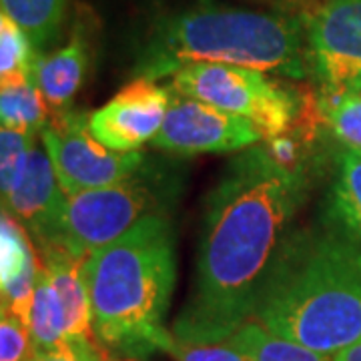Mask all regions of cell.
<instances>
[{
  "label": "cell",
  "instance_id": "cell-1",
  "mask_svg": "<svg viewBox=\"0 0 361 361\" xmlns=\"http://www.w3.org/2000/svg\"><path fill=\"white\" fill-rule=\"evenodd\" d=\"M303 193V171L271 149H245L229 165L207 199L193 291L171 329L179 343H225L255 317Z\"/></svg>",
  "mask_w": 361,
  "mask_h": 361
},
{
  "label": "cell",
  "instance_id": "cell-2",
  "mask_svg": "<svg viewBox=\"0 0 361 361\" xmlns=\"http://www.w3.org/2000/svg\"><path fill=\"white\" fill-rule=\"evenodd\" d=\"M253 319L329 357L357 343L361 245L325 223L287 235Z\"/></svg>",
  "mask_w": 361,
  "mask_h": 361
},
{
  "label": "cell",
  "instance_id": "cell-3",
  "mask_svg": "<svg viewBox=\"0 0 361 361\" xmlns=\"http://www.w3.org/2000/svg\"><path fill=\"white\" fill-rule=\"evenodd\" d=\"M92 334L118 357L145 360L173 343L163 325L177 281L175 237L163 213L135 223L85 259Z\"/></svg>",
  "mask_w": 361,
  "mask_h": 361
},
{
  "label": "cell",
  "instance_id": "cell-4",
  "mask_svg": "<svg viewBox=\"0 0 361 361\" xmlns=\"http://www.w3.org/2000/svg\"><path fill=\"white\" fill-rule=\"evenodd\" d=\"M305 42L293 18L203 0L157 23L137 56L135 73L157 80L189 65L221 63L301 78L310 56Z\"/></svg>",
  "mask_w": 361,
  "mask_h": 361
},
{
  "label": "cell",
  "instance_id": "cell-5",
  "mask_svg": "<svg viewBox=\"0 0 361 361\" xmlns=\"http://www.w3.org/2000/svg\"><path fill=\"white\" fill-rule=\"evenodd\" d=\"M171 89L177 94L243 116L257 125L265 139L279 137L297 115L293 92L257 68L221 63L189 65L173 75Z\"/></svg>",
  "mask_w": 361,
  "mask_h": 361
},
{
  "label": "cell",
  "instance_id": "cell-6",
  "mask_svg": "<svg viewBox=\"0 0 361 361\" xmlns=\"http://www.w3.org/2000/svg\"><path fill=\"white\" fill-rule=\"evenodd\" d=\"M153 189L137 177L66 195L65 211L56 239L51 247L75 257H89L92 251L111 245L142 217L157 213Z\"/></svg>",
  "mask_w": 361,
  "mask_h": 361
},
{
  "label": "cell",
  "instance_id": "cell-7",
  "mask_svg": "<svg viewBox=\"0 0 361 361\" xmlns=\"http://www.w3.org/2000/svg\"><path fill=\"white\" fill-rule=\"evenodd\" d=\"M40 141L66 195L129 179L141 169L145 159L139 151L116 153L106 149L92 137L89 116L73 111H56L40 130Z\"/></svg>",
  "mask_w": 361,
  "mask_h": 361
},
{
  "label": "cell",
  "instance_id": "cell-8",
  "mask_svg": "<svg viewBox=\"0 0 361 361\" xmlns=\"http://www.w3.org/2000/svg\"><path fill=\"white\" fill-rule=\"evenodd\" d=\"M261 139V129L243 116L175 92L153 147L177 155L239 153Z\"/></svg>",
  "mask_w": 361,
  "mask_h": 361
},
{
  "label": "cell",
  "instance_id": "cell-9",
  "mask_svg": "<svg viewBox=\"0 0 361 361\" xmlns=\"http://www.w3.org/2000/svg\"><path fill=\"white\" fill-rule=\"evenodd\" d=\"M307 52L327 94L361 77V0H325L307 25Z\"/></svg>",
  "mask_w": 361,
  "mask_h": 361
},
{
  "label": "cell",
  "instance_id": "cell-10",
  "mask_svg": "<svg viewBox=\"0 0 361 361\" xmlns=\"http://www.w3.org/2000/svg\"><path fill=\"white\" fill-rule=\"evenodd\" d=\"M173 89L157 80L135 77L109 103L89 116L92 137L116 153H135L145 142H153L163 127Z\"/></svg>",
  "mask_w": 361,
  "mask_h": 361
},
{
  "label": "cell",
  "instance_id": "cell-11",
  "mask_svg": "<svg viewBox=\"0 0 361 361\" xmlns=\"http://www.w3.org/2000/svg\"><path fill=\"white\" fill-rule=\"evenodd\" d=\"M2 203L6 213L32 233L40 249L54 243L65 211L66 193L56 179L44 147L37 142L32 145L11 191L2 195Z\"/></svg>",
  "mask_w": 361,
  "mask_h": 361
},
{
  "label": "cell",
  "instance_id": "cell-12",
  "mask_svg": "<svg viewBox=\"0 0 361 361\" xmlns=\"http://www.w3.org/2000/svg\"><path fill=\"white\" fill-rule=\"evenodd\" d=\"M0 249H2V257H0L2 303L14 313H28L39 281L40 265L35 259L25 229L6 211H2Z\"/></svg>",
  "mask_w": 361,
  "mask_h": 361
},
{
  "label": "cell",
  "instance_id": "cell-13",
  "mask_svg": "<svg viewBox=\"0 0 361 361\" xmlns=\"http://www.w3.org/2000/svg\"><path fill=\"white\" fill-rule=\"evenodd\" d=\"M42 267L65 307L66 339H90L92 311L89 287L85 281V259L61 249H42Z\"/></svg>",
  "mask_w": 361,
  "mask_h": 361
},
{
  "label": "cell",
  "instance_id": "cell-14",
  "mask_svg": "<svg viewBox=\"0 0 361 361\" xmlns=\"http://www.w3.org/2000/svg\"><path fill=\"white\" fill-rule=\"evenodd\" d=\"M89 65V51L82 37L75 32L63 49L40 56L35 82L52 111H61L80 89Z\"/></svg>",
  "mask_w": 361,
  "mask_h": 361
},
{
  "label": "cell",
  "instance_id": "cell-15",
  "mask_svg": "<svg viewBox=\"0 0 361 361\" xmlns=\"http://www.w3.org/2000/svg\"><path fill=\"white\" fill-rule=\"evenodd\" d=\"M325 225L361 245V151L345 149L337 157Z\"/></svg>",
  "mask_w": 361,
  "mask_h": 361
},
{
  "label": "cell",
  "instance_id": "cell-16",
  "mask_svg": "<svg viewBox=\"0 0 361 361\" xmlns=\"http://www.w3.org/2000/svg\"><path fill=\"white\" fill-rule=\"evenodd\" d=\"M225 345L241 351L251 361H334L329 355L273 334L257 319H249L245 325H241L225 341Z\"/></svg>",
  "mask_w": 361,
  "mask_h": 361
},
{
  "label": "cell",
  "instance_id": "cell-17",
  "mask_svg": "<svg viewBox=\"0 0 361 361\" xmlns=\"http://www.w3.org/2000/svg\"><path fill=\"white\" fill-rule=\"evenodd\" d=\"M68 0H0L8 14L32 40L37 51H44L59 39L66 16Z\"/></svg>",
  "mask_w": 361,
  "mask_h": 361
},
{
  "label": "cell",
  "instance_id": "cell-18",
  "mask_svg": "<svg viewBox=\"0 0 361 361\" xmlns=\"http://www.w3.org/2000/svg\"><path fill=\"white\" fill-rule=\"evenodd\" d=\"M28 327H30L35 351L54 349L66 341L65 307L59 299L56 289L52 287L44 267H40L39 271V281H37L32 305H30Z\"/></svg>",
  "mask_w": 361,
  "mask_h": 361
},
{
  "label": "cell",
  "instance_id": "cell-19",
  "mask_svg": "<svg viewBox=\"0 0 361 361\" xmlns=\"http://www.w3.org/2000/svg\"><path fill=\"white\" fill-rule=\"evenodd\" d=\"M39 51L8 14H0V85H20L35 78Z\"/></svg>",
  "mask_w": 361,
  "mask_h": 361
},
{
  "label": "cell",
  "instance_id": "cell-20",
  "mask_svg": "<svg viewBox=\"0 0 361 361\" xmlns=\"http://www.w3.org/2000/svg\"><path fill=\"white\" fill-rule=\"evenodd\" d=\"M49 103L37 87L35 78L20 85H6L0 92V118L2 127L30 130L40 135L49 123Z\"/></svg>",
  "mask_w": 361,
  "mask_h": 361
},
{
  "label": "cell",
  "instance_id": "cell-21",
  "mask_svg": "<svg viewBox=\"0 0 361 361\" xmlns=\"http://www.w3.org/2000/svg\"><path fill=\"white\" fill-rule=\"evenodd\" d=\"M327 123L345 149L361 151V97L353 92L329 94L325 104Z\"/></svg>",
  "mask_w": 361,
  "mask_h": 361
},
{
  "label": "cell",
  "instance_id": "cell-22",
  "mask_svg": "<svg viewBox=\"0 0 361 361\" xmlns=\"http://www.w3.org/2000/svg\"><path fill=\"white\" fill-rule=\"evenodd\" d=\"M35 142H37V133L2 127L0 130V187H2V195L11 191L14 179L18 177Z\"/></svg>",
  "mask_w": 361,
  "mask_h": 361
},
{
  "label": "cell",
  "instance_id": "cell-23",
  "mask_svg": "<svg viewBox=\"0 0 361 361\" xmlns=\"http://www.w3.org/2000/svg\"><path fill=\"white\" fill-rule=\"evenodd\" d=\"M30 327L18 317L2 311L0 317V361H30L35 357Z\"/></svg>",
  "mask_w": 361,
  "mask_h": 361
},
{
  "label": "cell",
  "instance_id": "cell-24",
  "mask_svg": "<svg viewBox=\"0 0 361 361\" xmlns=\"http://www.w3.org/2000/svg\"><path fill=\"white\" fill-rule=\"evenodd\" d=\"M167 353H171L177 361H251L241 351L229 348L225 343L215 345H185L173 339Z\"/></svg>",
  "mask_w": 361,
  "mask_h": 361
},
{
  "label": "cell",
  "instance_id": "cell-25",
  "mask_svg": "<svg viewBox=\"0 0 361 361\" xmlns=\"http://www.w3.org/2000/svg\"><path fill=\"white\" fill-rule=\"evenodd\" d=\"M30 361H101L90 345V339H66L63 345L37 351Z\"/></svg>",
  "mask_w": 361,
  "mask_h": 361
},
{
  "label": "cell",
  "instance_id": "cell-26",
  "mask_svg": "<svg viewBox=\"0 0 361 361\" xmlns=\"http://www.w3.org/2000/svg\"><path fill=\"white\" fill-rule=\"evenodd\" d=\"M334 361H361V339L357 343H353L351 348L343 349V351H339L337 355L331 357Z\"/></svg>",
  "mask_w": 361,
  "mask_h": 361
},
{
  "label": "cell",
  "instance_id": "cell-27",
  "mask_svg": "<svg viewBox=\"0 0 361 361\" xmlns=\"http://www.w3.org/2000/svg\"><path fill=\"white\" fill-rule=\"evenodd\" d=\"M345 92H353V94H360L361 97V77H357L353 82H351V87H349Z\"/></svg>",
  "mask_w": 361,
  "mask_h": 361
}]
</instances>
